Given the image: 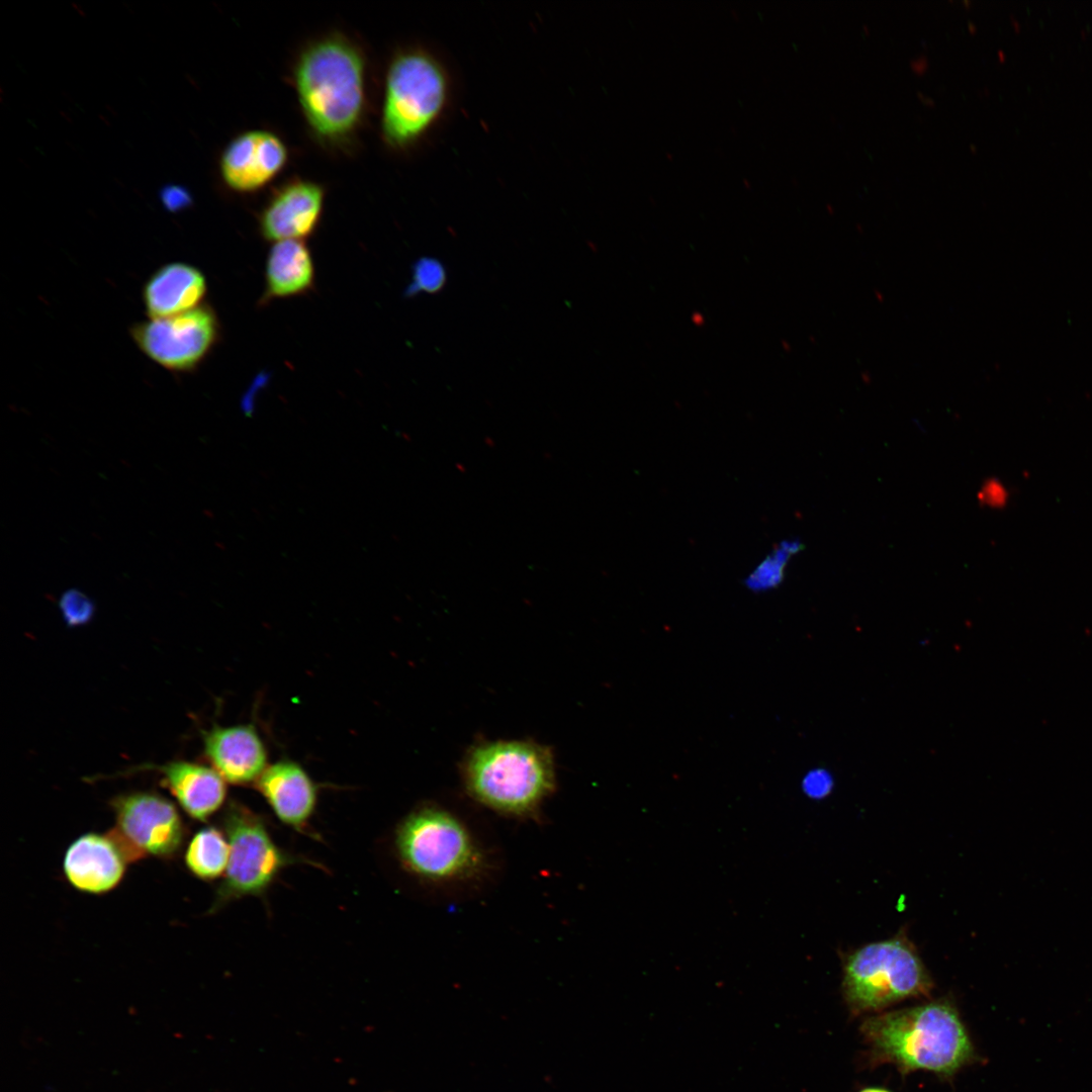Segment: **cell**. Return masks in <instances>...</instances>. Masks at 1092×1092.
I'll list each match as a JSON object with an SVG mask.
<instances>
[{"mask_svg":"<svg viewBox=\"0 0 1092 1092\" xmlns=\"http://www.w3.org/2000/svg\"><path fill=\"white\" fill-rule=\"evenodd\" d=\"M872 1060L903 1075L926 1071L951 1079L978 1055L956 1005L946 998L863 1019L859 1026Z\"/></svg>","mask_w":1092,"mask_h":1092,"instance_id":"cell-1","label":"cell"},{"mask_svg":"<svg viewBox=\"0 0 1092 1092\" xmlns=\"http://www.w3.org/2000/svg\"><path fill=\"white\" fill-rule=\"evenodd\" d=\"M297 98L312 134L343 147L359 129L366 109V61L355 41L332 33L307 43L293 68Z\"/></svg>","mask_w":1092,"mask_h":1092,"instance_id":"cell-2","label":"cell"},{"mask_svg":"<svg viewBox=\"0 0 1092 1092\" xmlns=\"http://www.w3.org/2000/svg\"><path fill=\"white\" fill-rule=\"evenodd\" d=\"M461 772L474 800L510 816L533 815L555 788L552 752L529 740L478 743L466 753Z\"/></svg>","mask_w":1092,"mask_h":1092,"instance_id":"cell-3","label":"cell"},{"mask_svg":"<svg viewBox=\"0 0 1092 1092\" xmlns=\"http://www.w3.org/2000/svg\"><path fill=\"white\" fill-rule=\"evenodd\" d=\"M451 98L450 73L434 53L420 47L398 51L385 75L383 141L395 151L418 145L443 118Z\"/></svg>","mask_w":1092,"mask_h":1092,"instance_id":"cell-4","label":"cell"},{"mask_svg":"<svg viewBox=\"0 0 1092 1092\" xmlns=\"http://www.w3.org/2000/svg\"><path fill=\"white\" fill-rule=\"evenodd\" d=\"M933 981L905 937L866 944L846 957L842 993L854 1015L880 1013L910 998L929 997Z\"/></svg>","mask_w":1092,"mask_h":1092,"instance_id":"cell-5","label":"cell"},{"mask_svg":"<svg viewBox=\"0 0 1092 1092\" xmlns=\"http://www.w3.org/2000/svg\"><path fill=\"white\" fill-rule=\"evenodd\" d=\"M394 846L404 870L428 882L468 879L483 866L482 853L467 828L435 806L406 815L396 827Z\"/></svg>","mask_w":1092,"mask_h":1092,"instance_id":"cell-6","label":"cell"},{"mask_svg":"<svg viewBox=\"0 0 1092 1092\" xmlns=\"http://www.w3.org/2000/svg\"><path fill=\"white\" fill-rule=\"evenodd\" d=\"M221 829L230 844L226 872L217 887L209 914L245 897H263L288 867L306 860L281 848L265 819L236 801L226 805Z\"/></svg>","mask_w":1092,"mask_h":1092,"instance_id":"cell-7","label":"cell"},{"mask_svg":"<svg viewBox=\"0 0 1092 1092\" xmlns=\"http://www.w3.org/2000/svg\"><path fill=\"white\" fill-rule=\"evenodd\" d=\"M115 825L110 833L129 861L171 859L182 849L187 830L177 807L153 792H131L110 801Z\"/></svg>","mask_w":1092,"mask_h":1092,"instance_id":"cell-8","label":"cell"},{"mask_svg":"<svg viewBox=\"0 0 1092 1092\" xmlns=\"http://www.w3.org/2000/svg\"><path fill=\"white\" fill-rule=\"evenodd\" d=\"M218 335V318L206 304L174 315L148 318L130 329L131 339L149 359L177 373L196 369L215 346Z\"/></svg>","mask_w":1092,"mask_h":1092,"instance_id":"cell-9","label":"cell"},{"mask_svg":"<svg viewBox=\"0 0 1092 1092\" xmlns=\"http://www.w3.org/2000/svg\"><path fill=\"white\" fill-rule=\"evenodd\" d=\"M287 161L288 150L280 136L269 130L253 129L228 144L220 156L219 169L230 189L249 193L273 180Z\"/></svg>","mask_w":1092,"mask_h":1092,"instance_id":"cell-10","label":"cell"},{"mask_svg":"<svg viewBox=\"0 0 1092 1092\" xmlns=\"http://www.w3.org/2000/svg\"><path fill=\"white\" fill-rule=\"evenodd\" d=\"M325 189L316 182L292 179L278 187L259 215V231L269 242L303 241L322 217Z\"/></svg>","mask_w":1092,"mask_h":1092,"instance_id":"cell-11","label":"cell"},{"mask_svg":"<svg viewBox=\"0 0 1092 1092\" xmlns=\"http://www.w3.org/2000/svg\"><path fill=\"white\" fill-rule=\"evenodd\" d=\"M129 859L110 833L89 832L67 847L63 860L66 881L77 891L101 895L122 881Z\"/></svg>","mask_w":1092,"mask_h":1092,"instance_id":"cell-12","label":"cell"},{"mask_svg":"<svg viewBox=\"0 0 1092 1092\" xmlns=\"http://www.w3.org/2000/svg\"><path fill=\"white\" fill-rule=\"evenodd\" d=\"M254 785L281 823L310 835L308 826L318 792L303 767L291 760H279L268 764Z\"/></svg>","mask_w":1092,"mask_h":1092,"instance_id":"cell-13","label":"cell"},{"mask_svg":"<svg viewBox=\"0 0 1092 1092\" xmlns=\"http://www.w3.org/2000/svg\"><path fill=\"white\" fill-rule=\"evenodd\" d=\"M203 751L226 784H255L267 767V750L251 724L214 726L203 733Z\"/></svg>","mask_w":1092,"mask_h":1092,"instance_id":"cell-14","label":"cell"},{"mask_svg":"<svg viewBox=\"0 0 1092 1092\" xmlns=\"http://www.w3.org/2000/svg\"><path fill=\"white\" fill-rule=\"evenodd\" d=\"M181 809L193 820L207 822L226 799V782L210 765L171 761L153 765Z\"/></svg>","mask_w":1092,"mask_h":1092,"instance_id":"cell-15","label":"cell"},{"mask_svg":"<svg viewBox=\"0 0 1092 1092\" xmlns=\"http://www.w3.org/2000/svg\"><path fill=\"white\" fill-rule=\"evenodd\" d=\"M206 292V278L198 268L185 262H171L148 278L143 301L149 318H157L200 306Z\"/></svg>","mask_w":1092,"mask_h":1092,"instance_id":"cell-16","label":"cell"},{"mask_svg":"<svg viewBox=\"0 0 1092 1092\" xmlns=\"http://www.w3.org/2000/svg\"><path fill=\"white\" fill-rule=\"evenodd\" d=\"M311 253L299 240L274 243L265 270V289L261 301L297 296L309 291L314 283Z\"/></svg>","mask_w":1092,"mask_h":1092,"instance_id":"cell-17","label":"cell"},{"mask_svg":"<svg viewBox=\"0 0 1092 1092\" xmlns=\"http://www.w3.org/2000/svg\"><path fill=\"white\" fill-rule=\"evenodd\" d=\"M230 859V844L222 829L207 825L189 839L184 863L197 879L211 882L224 876Z\"/></svg>","mask_w":1092,"mask_h":1092,"instance_id":"cell-18","label":"cell"},{"mask_svg":"<svg viewBox=\"0 0 1092 1092\" xmlns=\"http://www.w3.org/2000/svg\"><path fill=\"white\" fill-rule=\"evenodd\" d=\"M60 609L65 622L70 626L85 624L94 614L92 601L77 589H69L62 595Z\"/></svg>","mask_w":1092,"mask_h":1092,"instance_id":"cell-19","label":"cell"},{"mask_svg":"<svg viewBox=\"0 0 1092 1092\" xmlns=\"http://www.w3.org/2000/svg\"><path fill=\"white\" fill-rule=\"evenodd\" d=\"M413 275V291L436 292L445 283L444 267L435 259L419 260L414 267Z\"/></svg>","mask_w":1092,"mask_h":1092,"instance_id":"cell-20","label":"cell"},{"mask_svg":"<svg viewBox=\"0 0 1092 1092\" xmlns=\"http://www.w3.org/2000/svg\"><path fill=\"white\" fill-rule=\"evenodd\" d=\"M803 785L805 792L809 796L822 798L831 791L833 779L826 769L817 768L806 776Z\"/></svg>","mask_w":1092,"mask_h":1092,"instance_id":"cell-21","label":"cell"},{"mask_svg":"<svg viewBox=\"0 0 1092 1092\" xmlns=\"http://www.w3.org/2000/svg\"><path fill=\"white\" fill-rule=\"evenodd\" d=\"M980 497L986 505L998 508L1004 506L1008 492L1001 482L990 480L983 487Z\"/></svg>","mask_w":1092,"mask_h":1092,"instance_id":"cell-22","label":"cell"},{"mask_svg":"<svg viewBox=\"0 0 1092 1092\" xmlns=\"http://www.w3.org/2000/svg\"><path fill=\"white\" fill-rule=\"evenodd\" d=\"M909 65L915 74L922 75L928 68V58L925 55H919L911 59Z\"/></svg>","mask_w":1092,"mask_h":1092,"instance_id":"cell-23","label":"cell"},{"mask_svg":"<svg viewBox=\"0 0 1092 1092\" xmlns=\"http://www.w3.org/2000/svg\"><path fill=\"white\" fill-rule=\"evenodd\" d=\"M916 94L919 100L922 101L925 105L931 107L935 106V101L933 100V98L929 97L921 91H917Z\"/></svg>","mask_w":1092,"mask_h":1092,"instance_id":"cell-24","label":"cell"},{"mask_svg":"<svg viewBox=\"0 0 1092 1092\" xmlns=\"http://www.w3.org/2000/svg\"><path fill=\"white\" fill-rule=\"evenodd\" d=\"M858 1092H892V1091H890V1090H888L886 1088H883V1087H867V1088L861 1089Z\"/></svg>","mask_w":1092,"mask_h":1092,"instance_id":"cell-25","label":"cell"},{"mask_svg":"<svg viewBox=\"0 0 1092 1092\" xmlns=\"http://www.w3.org/2000/svg\"><path fill=\"white\" fill-rule=\"evenodd\" d=\"M968 28L972 33H974L977 29L976 25L972 21L968 22Z\"/></svg>","mask_w":1092,"mask_h":1092,"instance_id":"cell-26","label":"cell"},{"mask_svg":"<svg viewBox=\"0 0 1092 1092\" xmlns=\"http://www.w3.org/2000/svg\"><path fill=\"white\" fill-rule=\"evenodd\" d=\"M862 28H863V30L866 31V33H869V27H868V25L863 24V25H862Z\"/></svg>","mask_w":1092,"mask_h":1092,"instance_id":"cell-27","label":"cell"},{"mask_svg":"<svg viewBox=\"0 0 1092 1092\" xmlns=\"http://www.w3.org/2000/svg\"><path fill=\"white\" fill-rule=\"evenodd\" d=\"M963 3H964L965 5H969V4H971V2H970V1H966V0H965V1H963Z\"/></svg>","mask_w":1092,"mask_h":1092,"instance_id":"cell-28","label":"cell"}]
</instances>
